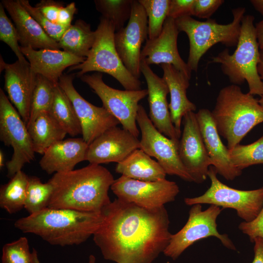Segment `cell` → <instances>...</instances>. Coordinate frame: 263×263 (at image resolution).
<instances>
[{
	"mask_svg": "<svg viewBox=\"0 0 263 263\" xmlns=\"http://www.w3.org/2000/svg\"><path fill=\"white\" fill-rule=\"evenodd\" d=\"M103 221L93 239L103 258L116 263H152L172 234L165 207L148 209L115 199L101 211Z\"/></svg>",
	"mask_w": 263,
	"mask_h": 263,
	"instance_id": "1",
	"label": "cell"
},
{
	"mask_svg": "<svg viewBox=\"0 0 263 263\" xmlns=\"http://www.w3.org/2000/svg\"><path fill=\"white\" fill-rule=\"evenodd\" d=\"M114 179L100 165L56 173L48 182L53 193L48 207L99 212L111 201L108 191Z\"/></svg>",
	"mask_w": 263,
	"mask_h": 263,
	"instance_id": "2",
	"label": "cell"
},
{
	"mask_svg": "<svg viewBox=\"0 0 263 263\" xmlns=\"http://www.w3.org/2000/svg\"><path fill=\"white\" fill-rule=\"evenodd\" d=\"M103 221L101 211L82 212L47 207L17 220L16 228L38 236L50 244L78 245L93 235Z\"/></svg>",
	"mask_w": 263,
	"mask_h": 263,
	"instance_id": "3",
	"label": "cell"
},
{
	"mask_svg": "<svg viewBox=\"0 0 263 263\" xmlns=\"http://www.w3.org/2000/svg\"><path fill=\"white\" fill-rule=\"evenodd\" d=\"M211 112L219 135L227 141L228 150L263 122V107L258 100L234 84L221 89Z\"/></svg>",
	"mask_w": 263,
	"mask_h": 263,
	"instance_id": "4",
	"label": "cell"
},
{
	"mask_svg": "<svg viewBox=\"0 0 263 263\" xmlns=\"http://www.w3.org/2000/svg\"><path fill=\"white\" fill-rule=\"evenodd\" d=\"M254 17L244 15L241 25L240 34L236 48L232 54L225 49L211 57L208 63H218L223 73L232 84L241 85L246 81L248 93L263 95V81L258 72L260 62V50L257 40Z\"/></svg>",
	"mask_w": 263,
	"mask_h": 263,
	"instance_id": "5",
	"label": "cell"
},
{
	"mask_svg": "<svg viewBox=\"0 0 263 263\" xmlns=\"http://www.w3.org/2000/svg\"><path fill=\"white\" fill-rule=\"evenodd\" d=\"M245 13V8L243 7L233 9L232 21L226 24L218 23L212 19L199 21L191 16L175 19L179 32H185L189 39V55L187 63L191 71H197L201 57L217 43H220L228 47L236 46Z\"/></svg>",
	"mask_w": 263,
	"mask_h": 263,
	"instance_id": "6",
	"label": "cell"
},
{
	"mask_svg": "<svg viewBox=\"0 0 263 263\" xmlns=\"http://www.w3.org/2000/svg\"><path fill=\"white\" fill-rule=\"evenodd\" d=\"M95 31V41L86 59L70 67L69 71L79 70V77L90 72L104 73L114 77L126 90H141V82L127 69L116 51L113 25L101 17Z\"/></svg>",
	"mask_w": 263,
	"mask_h": 263,
	"instance_id": "7",
	"label": "cell"
},
{
	"mask_svg": "<svg viewBox=\"0 0 263 263\" xmlns=\"http://www.w3.org/2000/svg\"><path fill=\"white\" fill-rule=\"evenodd\" d=\"M217 174L214 167L210 166L207 174L211 182L210 187L201 196L185 198V204L189 206L206 204L218 206L223 209L232 208L244 221L253 220L263 206V187L249 190L235 189L221 182Z\"/></svg>",
	"mask_w": 263,
	"mask_h": 263,
	"instance_id": "8",
	"label": "cell"
},
{
	"mask_svg": "<svg viewBox=\"0 0 263 263\" xmlns=\"http://www.w3.org/2000/svg\"><path fill=\"white\" fill-rule=\"evenodd\" d=\"M223 210L213 205H210L204 210H202L201 204L191 206L186 224L178 232L172 234L163 252L164 255L175 260L192 244L211 236L219 239L228 249L235 250L236 247L228 235L221 234L217 230L216 220Z\"/></svg>",
	"mask_w": 263,
	"mask_h": 263,
	"instance_id": "9",
	"label": "cell"
},
{
	"mask_svg": "<svg viewBox=\"0 0 263 263\" xmlns=\"http://www.w3.org/2000/svg\"><path fill=\"white\" fill-rule=\"evenodd\" d=\"M0 139L13 150L12 157L6 163L7 176L11 178L34 159L35 152L26 125L1 88Z\"/></svg>",
	"mask_w": 263,
	"mask_h": 263,
	"instance_id": "10",
	"label": "cell"
},
{
	"mask_svg": "<svg viewBox=\"0 0 263 263\" xmlns=\"http://www.w3.org/2000/svg\"><path fill=\"white\" fill-rule=\"evenodd\" d=\"M96 94L102 102L103 107L114 116L123 128L138 137L139 131L136 117L139 101L148 95L147 89L120 90L107 85L102 74L95 73L80 77Z\"/></svg>",
	"mask_w": 263,
	"mask_h": 263,
	"instance_id": "11",
	"label": "cell"
},
{
	"mask_svg": "<svg viewBox=\"0 0 263 263\" xmlns=\"http://www.w3.org/2000/svg\"><path fill=\"white\" fill-rule=\"evenodd\" d=\"M136 121L141 133L140 149L156 158L167 174L176 175L188 182H193L180 159L179 142L167 137L158 131L140 104Z\"/></svg>",
	"mask_w": 263,
	"mask_h": 263,
	"instance_id": "12",
	"label": "cell"
},
{
	"mask_svg": "<svg viewBox=\"0 0 263 263\" xmlns=\"http://www.w3.org/2000/svg\"><path fill=\"white\" fill-rule=\"evenodd\" d=\"M117 198L141 207L154 209L175 200L180 190L178 185L166 179L148 182L121 175L111 187Z\"/></svg>",
	"mask_w": 263,
	"mask_h": 263,
	"instance_id": "13",
	"label": "cell"
},
{
	"mask_svg": "<svg viewBox=\"0 0 263 263\" xmlns=\"http://www.w3.org/2000/svg\"><path fill=\"white\" fill-rule=\"evenodd\" d=\"M148 18L138 0H133L131 15L127 25L114 34L116 51L127 69L139 79L140 70L141 48L148 39Z\"/></svg>",
	"mask_w": 263,
	"mask_h": 263,
	"instance_id": "14",
	"label": "cell"
},
{
	"mask_svg": "<svg viewBox=\"0 0 263 263\" xmlns=\"http://www.w3.org/2000/svg\"><path fill=\"white\" fill-rule=\"evenodd\" d=\"M74 75L63 74L58 85L70 99L80 123L82 138L90 145L108 129L120 124L104 107L95 106L85 100L73 85Z\"/></svg>",
	"mask_w": 263,
	"mask_h": 263,
	"instance_id": "15",
	"label": "cell"
},
{
	"mask_svg": "<svg viewBox=\"0 0 263 263\" xmlns=\"http://www.w3.org/2000/svg\"><path fill=\"white\" fill-rule=\"evenodd\" d=\"M183 123L178 144L179 157L193 182L202 183L208 177V169L213 163L205 148L196 113H186Z\"/></svg>",
	"mask_w": 263,
	"mask_h": 263,
	"instance_id": "16",
	"label": "cell"
},
{
	"mask_svg": "<svg viewBox=\"0 0 263 263\" xmlns=\"http://www.w3.org/2000/svg\"><path fill=\"white\" fill-rule=\"evenodd\" d=\"M140 149V140L129 131L117 126L111 128L90 145L85 160L90 164L119 163Z\"/></svg>",
	"mask_w": 263,
	"mask_h": 263,
	"instance_id": "17",
	"label": "cell"
},
{
	"mask_svg": "<svg viewBox=\"0 0 263 263\" xmlns=\"http://www.w3.org/2000/svg\"><path fill=\"white\" fill-rule=\"evenodd\" d=\"M179 33L175 19L168 17L160 35L154 39L148 38L146 40L141 52L140 61L149 66L171 64L190 79L192 71L178 52Z\"/></svg>",
	"mask_w": 263,
	"mask_h": 263,
	"instance_id": "18",
	"label": "cell"
},
{
	"mask_svg": "<svg viewBox=\"0 0 263 263\" xmlns=\"http://www.w3.org/2000/svg\"><path fill=\"white\" fill-rule=\"evenodd\" d=\"M0 71L5 72L4 86L8 98L27 126L37 74L32 71L29 62L22 63L17 60L8 64L0 57Z\"/></svg>",
	"mask_w": 263,
	"mask_h": 263,
	"instance_id": "19",
	"label": "cell"
},
{
	"mask_svg": "<svg viewBox=\"0 0 263 263\" xmlns=\"http://www.w3.org/2000/svg\"><path fill=\"white\" fill-rule=\"evenodd\" d=\"M140 70L148 87L150 120L161 133L170 139L179 142L180 136L170 118L167 99L169 90L166 82L162 77L153 72L150 66L144 62L140 63Z\"/></svg>",
	"mask_w": 263,
	"mask_h": 263,
	"instance_id": "20",
	"label": "cell"
},
{
	"mask_svg": "<svg viewBox=\"0 0 263 263\" xmlns=\"http://www.w3.org/2000/svg\"><path fill=\"white\" fill-rule=\"evenodd\" d=\"M207 151L217 173L227 180H233L242 174V171L232 165L229 150L222 142L213 119L211 112L201 109L196 113Z\"/></svg>",
	"mask_w": 263,
	"mask_h": 263,
	"instance_id": "21",
	"label": "cell"
},
{
	"mask_svg": "<svg viewBox=\"0 0 263 263\" xmlns=\"http://www.w3.org/2000/svg\"><path fill=\"white\" fill-rule=\"evenodd\" d=\"M1 3L15 25L21 47L60 50L58 43L45 33L19 0H2Z\"/></svg>",
	"mask_w": 263,
	"mask_h": 263,
	"instance_id": "22",
	"label": "cell"
},
{
	"mask_svg": "<svg viewBox=\"0 0 263 263\" xmlns=\"http://www.w3.org/2000/svg\"><path fill=\"white\" fill-rule=\"evenodd\" d=\"M21 50L32 71L55 84L58 83L66 68L81 63L86 58L60 50H37L30 47H21Z\"/></svg>",
	"mask_w": 263,
	"mask_h": 263,
	"instance_id": "23",
	"label": "cell"
},
{
	"mask_svg": "<svg viewBox=\"0 0 263 263\" xmlns=\"http://www.w3.org/2000/svg\"><path fill=\"white\" fill-rule=\"evenodd\" d=\"M89 145L81 138H71L51 146L39 161L40 168L49 174L67 172L84 160Z\"/></svg>",
	"mask_w": 263,
	"mask_h": 263,
	"instance_id": "24",
	"label": "cell"
},
{
	"mask_svg": "<svg viewBox=\"0 0 263 263\" xmlns=\"http://www.w3.org/2000/svg\"><path fill=\"white\" fill-rule=\"evenodd\" d=\"M161 66L163 71L162 78L170 94L169 107L171 120L181 137V123L184 115L196 110V105L188 99L187 95L190 79L171 64H163Z\"/></svg>",
	"mask_w": 263,
	"mask_h": 263,
	"instance_id": "25",
	"label": "cell"
},
{
	"mask_svg": "<svg viewBox=\"0 0 263 263\" xmlns=\"http://www.w3.org/2000/svg\"><path fill=\"white\" fill-rule=\"evenodd\" d=\"M115 171L134 180L153 182L166 179L165 171L157 161L142 150L132 151L116 165Z\"/></svg>",
	"mask_w": 263,
	"mask_h": 263,
	"instance_id": "26",
	"label": "cell"
},
{
	"mask_svg": "<svg viewBox=\"0 0 263 263\" xmlns=\"http://www.w3.org/2000/svg\"><path fill=\"white\" fill-rule=\"evenodd\" d=\"M27 128L35 152L42 155L51 146L63 140L67 134L48 112L40 113Z\"/></svg>",
	"mask_w": 263,
	"mask_h": 263,
	"instance_id": "27",
	"label": "cell"
},
{
	"mask_svg": "<svg viewBox=\"0 0 263 263\" xmlns=\"http://www.w3.org/2000/svg\"><path fill=\"white\" fill-rule=\"evenodd\" d=\"M96 38L95 31L82 19L69 26L58 42L60 49L76 56L86 58Z\"/></svg>",
	"mask_w": 263,
	"mask_h": 263,
	"instance_id": "28",
	"label": "cell"
},
{
	"mask_svg": "<svg viewBox=\"0 0 263 263\" xmlns=\"http://www.w3.org/2000/svg\"><path fill=\"white\" fill-rule=\"evenodd\" d=\"M50 113L67 133L72 136L82 134L81 127L73 106L58 83L55 86Z\"/></svg>",
	"mask_w": 263,
	"mask_h": 263,
	"instance_id": "29",
	"label": "cell"
},
{
	"mask_svg": "<svg viewBox=\"0 0 263 263\" xmlns=\"http://www.w3.org/2000/svg\"><path fill=\"white\" fill-rule=\"evenodd\" d=\"M29 176L21 170L18 171L0 189V207L9 214L24 208Z\"/></svg>",
	"mask_w": 263,
	"mask_h": 263,
	"instance_id": "30",
	"label": "cell"
},
{
	"mask_svg": "<svg viewBox=\"0 0 263 263\" xmlns=\"http://www.w3.org/2000/svg\"><path fill=\"white\" fill-rule=\"evenodd\" d=\"M94 2L101 17L113 25L115 32L124 27L131 15L133 0H95Z\"/></svg>",
	"mask_w": 263,
	"mask_h": 263,
	"instance_id": "31",
	"label": "cell"
},
{
	"mask_svg": "<svg viewBox=\"0 0 263 263\" xmlns=\"http://www.w3.org/2000/svg\"><path fill=\"white\" fill-rule=\"evenodd\" d=\"M53 193L52 185L43 183L36 176L29 177L24 208L29 215L48 207Z\"/></svg>",
	"mask_w": 263,
	"mask_h": 263,
	"instance_id": "32",
	"label": "cell"
},
{
	"mask_svg": "<svg viewBox=\"0 0 263 263\" xmlns=\"http://www.w3.org/2000/svg\"><path fill=\"white\" fill-rule=\"evenodd\" d=\"M55 85L45 77L37 75L30 118L26 126L32 123L41 113L50 112L54 101Z\"/></svg>",
	"mask_w": 263,
	"mask_h": 263,
	"instance_id": "33",
	"label": "cell"
},
{
	"mask_svg": "<svg viewBox=\"0 0 263 263\" xmlns=\"http://www.w3.org/2000/svg\"><path fill=\"white\" fill-rule=\"evenodd\" d=\"M228 150L232 165L239 170L252 165L263 164V134L250 144H239Z\"/></svg>",
	"mask_w": 263,
	"mask_h": 263,
	"instance_id": "34",
	"label": "cell"
},
{
	"mask_svg": "<svg viewBox=\"0 0 263 263\" xmlns=\"http://www.w3.org/2000/svg\"><path fill=\"white\" fill-rule=\"evenodd\" d=\"M148 18V38L154 39L161 34L168 18L170 0H139Z\"/></svg>",
	"mask_w": 263,
	"mask_h": 263,
	"instance_id": "35",
	"label": "cell"
},
{
	"mask_svg": "<svg viewBox=\"0 0 263 263\" xmlns=\"http://www.w3.org/2000/svg\"><path fill=\"white\" fill-rule=\"evenodd\" d=\"M1 263H34L33 253L25 237L5 244L2 249Z\"/></svg>",
	"mask_w": 263,
	"mask_h": 263,
	"instance_id": "36",
	"label": "cell"
},
{
	"mask_svg": "<svg viewBox=\"0 0 263 263\" xmlns=\"http://www.w3.org/2000/svg\"><path fill=\"white\" fill-rule=\"evenodd\" d=\"M4 9L0 2V39L9 46L19 61L22 63H28L21 52L20 45H19V37L16 27L6 14Z\"/></svg>",
	"mask_w": 263,
	"mask_h": 263,
	"instance_id": "37",
	"label": "cell"
},
{
	"mask_svg": "<svg viewBox=\"0 0 263 263\" xmlns=\"http://www.w3.org/2000/svg\"><path fill=\"white\" fill-rule=\"evenodd\" d=\"M19 1L45 33L58 42L69 27L64 26L51 21L44 16L37 8L32 6L28 0H19Z\"/></svg>",
	"mask_w": 263,
	"mask_h": 263,
	"instance_id": "38",
	"label": "cell"
},
{
	"mask_svg": "<svg viewBox=\"0 0 263 263\" xmlns=\"http://www.w3.org/2000/svg\"><path fill=\"white\" fill-rule=\"evenodd\" d=\"M224 1V0H194L192 16L209 19Z\"/></svg>",
	"mask_w": 263,
	"mask_h": 263,
	"instance_id": "39",
	"label": "cell"
},
{
	"mask_svg": "<svg viewBox=\"0 0 263 263\" xmlns=\"http://www.w3.org/2000/svg\"><path fill=\"white\" fill-rule=\"evenodd\" d=\"M239 229L247 235L251 242L257 238L263 239V206L258 215L250 222H242Z\"/></svg>",
	"mask_w": 263,
	"mask_h": 263,
	"instance_id": "40",
	"label": "cell"
},
{
	"mask_svg": "<svg viewBox=\"0 0 263 263\" xmlns=\"http://www.w3.org/2000/svg\"><path fill=\"white\" fill-rule=\"evenodd\" d=\"M194 0H170L168 17L176 19L192 16Z\"/></svg>",
	"mask_w": 263,
	"mask_h": 263,
	"instance_id": "41",
	"label": "cell"
},
{
	"mask_svg": "<svg viewBox=\"0 0 263 263\" xmlns=\"http://www.w3.org/2000/svg\"><path fill=\"white\" fill-rule=\"evenodd\" d=\"M63 6L62 2L52 0H42L35 5L44 16L55 23H57L59 10Z\"/></svg>",
	"mask_w": 263,
	"mask_h": 263,
	"instance_id": "42",
	"label": "cell"
},
{
	"mask_svg": "<svg viewBox=\"0 0 263 263\" xmlns=\"http://www.w3.org/2000/svg\"><path fill=\"white\" fill-rule=\"evenodd\" d=\"M77 9L75 2H71L63 6L59 10L57 23L66 27H69Z\"/></svg>",
	"mask_w": 263,
	"mask_h": 263,
	"instance_id": "43",
	"label": "cell"
},
{
	"mask_svg": "<svg viewBox=\"0 0 263 263\" xmlns=\"http://www.w3.org/2000/svg\"><path fill=\"white\" fill-rule=\"evenodd\" d=\"M254 243V257L252 263H263V239L257 238Z\"/></svg>",
	"mask_w": 263,
	"mask_h": 263,
	"instance_id": "44",
	"label": "cell"
},
{
	"mask_svg": "<svg viewBox=\"0 0 263 263\" xmlns=\"http://www.w3.org/2000/svg\"><path fill=\"white\" fill-rule=\"evenodd\" d=\"M255 26L260 50L263 51V19L257 22Z\"/></svg>",
	"mask_w": 263,
	"mask_h": 263,
	"instance_id": "45",
	"label": "cell"
},
{
	"mask_svg": "<svg viewBox=\"0 0 263 263\" xmlns=\"http://www.w3.org/2000/svg\"><path fill=\"white\" fill-rule=\"evenodd\" d=\"M250 2L254 8L263 17V0H251Z\"/></svg>",
	"mask_w": 263,
	"mask_h": 263,
	"instance_id": "46",
	"label": "cell"
},
{
	"mask_svg": "<svg viewBox=\"0 0 263 263\" xmlns=\"http://www.w3.org/2000/svg\"><path fill=\"white\" fill-rule=\"evenodd\" d=\"M32 252L34 256V263H41L38 257V254L37 251L33 248ZM95 257L93 255H91L89 258V263H95Z\"/></svg>",
	"mask_w": 263,
	"mask_h": 263,
	"instance_id": "47",
	"label": "cell"
},
{
	"mask_svg": "<svg viewBox=\"0 0 263 263\" xmlns=\"http://www.w3.org/2000/svg\"><path fill=\"white\" fill-rule=\"evenodd\" d=\"M258 72L261 80L263 81V51L260 50V62L258 65Z\"/></svg>",
	"mask_w": 263,
	"mask_h": 263,
	"instance_id": "48",
	"label": "cell"
},
{
	"mask_svg": "<svg viewBox=\"0 0 263 263\" xmlns=\"http://www.w3.org/2000/svg\"><path fill=\"white\" fill-rule=\"evenodd\" d=\"M4 154L2 150L0 151V168L1 169L4 165Z\"/></svg>",
	"mask_w": 263,
	"mask_h": 263,
	"instance_id": "49",
	"label": "cell"
},
{
	"mask_svg": "<svg viewBox=\"0 0 263 263\" xmlns=\"http://www.w3.org/2000/svg\"><path fill=\"white\" fill-rule=\"evenodd\" d=\"M258 101L260 104L263 107V95L261 96V97Z\"/></svg>",
	"mask_w": 263,
	"mask_h": 263,
	"instance_id": "50",
	"label": "cell"
}]
</instances>
